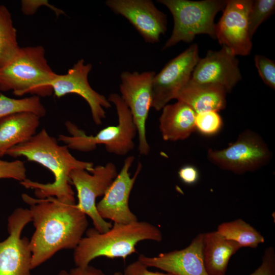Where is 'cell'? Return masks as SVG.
<instances>
[{
  "label": "cell",
  "instance_id": "cell-1",
  "mask_svg": "<svg viewBox=\"0 0 275 275\" xmlns=\"http://www.w3.org/2000/svg\"><path fill=\"white\" fill-rule=\"evenodd\" d=\"M29 208L34 232L30 240L32 270L51 258L58 251L74 250L86 231L87 215L75 203L54 197L34 198L22 194Z\"/></svg>",
  "mask_w": 275,
  "mask_h": 275
},
{
  "label": "cell",
  "instance_id": "cell-2",
  "mask_svg": "<svg viewBox=\"0 0 275 275\" xmlns=\"http://www.w3.org/2000/svg\"><path fill=\"white\" fill-rule=\"evenodd\" d=\"M6 155L14 158L24 156L28 161L44 166L53 175L54 180L51 183H42L27 178L20 182L23 187L34 189L37 199L54 197L75 203L74 193L70 185L71 172L82 169L89 172L94 167L93 162L76 159L66 145H60L44 128L26 142L9 149Z\"/></svg>",
  "mask_w": 275,
  "mask_h": 275
},
{
  "label": "cell",
  "instance_id": "cell-3",
  "mask_svg": "<svg viewBox=\"0 0 275 275\" xmlns=\"http://www.w3.org/2000/svg\"><path fill=\"white\" fill-rule=\"evenodd\" d=\"M162 240L159 228L145 221L114 224L108 230L102 233L90 228L74 250L73 260L75 266L79 267L89 265L99 257L125 260L136 252L135 246L139 242Z\"/></svg>",
  "mask_w": 275,
  "mask_h": 275
},
{
  "label": "cell",
  "instance_id": "cell-4",
  "mask_svg": "<svg viewBox=\"0 0 275 275\" xmlns=\"http://www.w3.org/2000/svg\"><path fill=\"white\" fill-rule=\"evenodd\" d=\"M57 74L48 65L42 46L20 47L15 58L0 69V91H12L18 96H50L53 94L50 84Z\"/></svg>",
  "mask_w": 275,
  "mask_h": 275
},
{
  "label": "cell",
  "instance_id": "cell-5",
  "mask_svg": "<svg viewBox=\"0 0 275 275\" xmlns=\"http://www.w3.org/2000/svg\"><path fill=\"white\" fill-rule=\"evenodd\" d=\"M107 100L115 106L118 122L116 125L107 126L95 135H88L74 123L67 121L65 125L70 135L60 134L58 141L69 149L82 152L93 151L100 144L104 145L108 153L117 155H125L132 151L138 132L130 111L118 94L111 93Z\"/></svg>",
  "mask_w": 275,
  "mask_h": 275
},
{
  "label": "cell",
  "instance_id": "cell-6",
  "mask_svg": "<svg viewBox=\"0 0 275 275\" xmlns=\"http://www.w3.org/2000/svg\"><path fill=\"white\" fill-rule=\"evenodd\" d=\"M171 13L174 27L170 37L162 49L170 48L178 43L191 42L197 35L204 34L215 39L217 13L223 10L227 1L158 0Z\"/></svg>",
  "mask_w": 275,
  "mask_h": 275
},
{
  "label": "cell",
  "instance_id": "cell-7",
  "mask_svg": "<svg viewBox=\"0 0 275 275\" xmlns=\"http://www.w3.org/2000/svg\"><path fill=\"white\" fill-rule=\"evenodd\" d=\"M118 173L115 164L109 162L94 167L89 172L75 169L69 175L70 183L77 191V207L90 217L94 228L100 233L108 230L112 224L100 216L97 210L96 200L104 195Z\"/></svg>",
  "mask_w": 275,
  "mask_h": 275
},
{
  "label": "cell",
  "instance_id": "cell-8",
  "mask_svg": "<svg viewBox=\"0 0 275 275\" xmlns=\"http://www.w3.org/2000/svg\"><path fill=\"white\" fill-rule=\"evenodd\" d=\"M207 158L222 169L241 174L265 166L270 160L271 152L259 135L246 130L227 148L209 149Z\"/></svg>",
  "mask_w": 275,
  "mask_h": 275
},
{
  "label": "cell",
  "instance_id": "cell-9",
  "mask_svg": "<svg viewBox=\"0 0 275 275\" xmlns=\"http://www.w3.org/2000/svg\"><path fill=\"white\" fill-rule=\"evenodd\" d=\"M155 72L124 71L120 74L121 97L128 106L137 129L138 150L142 155L149 154L150 147L146 136V122L151 107V87Z\"/></svg>",
  "mask_w": 275,
  "mask_h": 275
},
{
  "label": "cell",
  "instance_id": "cell-10",
  "mask_svg": "<svg viewBox=\"0 0 275 275\" xmlns=\"http://www.w3.org/2000/svg\"><path fill=\"white\" fill-rule=\"evenodd\" d=\"M32 221L29 209L18 207L8 216L7 238L0 239V275H32L30 240L21 235Z\"/></svg>",
  "mask_w": 275,
  "mask_h": 275
},
{
  "label": "cell",
  "instance_id": "cell-11",
  "mask_svg": "<svg viewBox=\"0 0 275 275\" xmlns=\"http://www.w3.org/2000/svg\"><path fill=\"white\" fill-rule=\"evenodd\" d=\"M200 60L197 44L170 60L154 76L151 87V107L161 110L190 80Z\"/></svg>",
  "mask_w": 275,
  "mask_h": 275
},
{
  "label": "cell",
  "instance_id": "cell-12",
  "mask_svg": "<svg viewBox=\"0 0 275 275\" xmlns=\"http://www.w3.org/2000/svg\"><path fill=\"white\" fill-rule=\"evenodd\" d=\"M135 157L131 155L124 160L117 176L106 190L102 199L96 204L97 211L105 220L114 224H128L138 221L129 206V196L135 181L142 169L139 162L133 177L129 170Z\"/></svg>",
  "mask_w": 275,
  "mask_h": 275
},
{
  "label": "cell",
  "instance_id": "cell-13",
  "mask_svg": "<svg viewBox=\"0 0 275 275\" xmlns=\"http://www.w3.org/2000/svg\"><path fill=\"white\" fill-rule=\"evenodd\" d=\"M92 68L90 63L79 60L64 74H57L51 82L53 93L58 98L73 93L83 98L89 104L92 119L97 125L102 124L106 118L104 108L111 107V103L103 95L95 91L90 85L88 75Z\"/></svg>",
  "mask_w": 275,
  "mask_h": 275
},
{
  "label": "cell",
  "instance_id": "cell-14",
  "mask_svg": "<svg viewBox=\"0 0 275 275\" xmlns=\"http://www.w3.org/2000/svg\"><path fill=\"white\" fill-rule=\"evenodd\" d=\"M253 1H227L215 28V38L235 54L249 55L252 42L249 31V14Z\"/></svg>",
  "mask_w": 275,
  "mask_h": 275
},
{
  "label": "cell",
  "instance_id": "cell-15",
  "mask_svg": "<svg viewBox=\"0 0 275 275\" xmlns=\"http://www.w3.org/2000/svg\"><path fill=\"white\" fill-rule=\"evenodd\" d=\"M105 3L114 13L128 20L146 43L158 42L167 31V15L151 0H107Z\"/></svg>",
  "mask_w": 275,
  "mask_h": 275
},
{
  "label": "cell",
  "instance_id": "cell-16",
  "mask_svg": "<svg viewBox=\"0 0 275 275\" xmlns=\"http://www.w3.org/2000/svg\"><path fill=\"white\" fill-rule=\"evenodd\" d=\"M241 79L238 61L225 46L218 51L209 50L200 59L191 76L192 82L219 87L230 92Z\"/></svg>",
  "mask_w": 275,
  "mask_h": 275
},
{
  "label": "cell",
  "instance_id": "cell-17",
  "mask_svg": "<svg viewBox=\"0 0 275 275\" xmlns=\"http://www.w3.org/2000/svg\"><path fill=\"white\" fill-rule=\"evenodd\" d=\"M203 237L204 233L199 234L183 249L155 257L141 254L138 260L147 267L157 268L173 275H209L204 262Z\"/></svg>",
  "mask_w": 275,
  "mask_h": 275
},
{
  "label": "cell",
  "instance_id": "cell-18",
  "mask_svg": "<svg viewBox=\"0 0 275 275\" xmlns=\"http://www.w3.org/2000/svg\"><path fill=\"white\" fill-rule=\"evenodd\" d=\"M159 127L166 141H177L188 138L196 130V113L181 101L167 104L162 109Z\"/></svg>",
  "mask_w": 275,
  "mask_h": 275
},
{
  "label": "cell",
  "instance_id": "cell-19",
  "mask_svg": "<svg viewBox=\"0 0 275 275\" xmlns=\"http://www.w3.org/2000/svg\"><path fill=\"white\" fill-rule=\"evenodd\" d=\"M40 118L31 112H20L0 119V157L11 148L26 142L37 133Z\"/></svg>",
  "mask_w": 275,
  "mask_h": 275
},
{
  "label": "cell",
  "instance_id": "cell-20",
  "mask_svg": "<svg viewBox=\"0 0 275 275\" xmlns=\"http://www.w3.org/2000/svg\"><path fill=\"white\" fill-rule=\"evenodd\" d=\"M226 92L213 86L200 85L190 80L177 93L175 98L188 105L196 114L225 108Z\"/></svg>",
  "mask_w": 275,
  "mask_h": 275
},
{
  "label": "cell",
  "instance_id": "cell-21",
  "mask_svg": "<svg viewBox=\"0 0 275 275\" xmlns=\"http://www.w3.org/2000/svg\"><path fill=\"white\" fill-rule=\"evenodd\" d=\"M242 247L217 231L204 233L203 257L209 275H225L229 260Z\"/></svg>",
  "mask_w": 275,
  "mask_h": 275
},
{
  "label": "cell",
  "instance_id": "cell-22",
  "mask_svg": "<svg viewBox=\"0 0 275 275\" xmlns=\"http://www.w3.org/2000/svg\"><path fill=\"white\" fill-rule=\"evenodd\" d=\"M13 22L9 10L0 5V69L15 58L20 48Z\"/></svg>",
  "mask_w": 275,
  "mask_h": 275
},
{
  "label": "cell",
  "instance_id": "cell-23",
  "mask_svg": "<svg viewBox=\"0 0 275 275\" xmlns=\"http://www.w3.org/2000/svg\"><path fill=\"white\" fill-rule=\"evenodd\" d=\"M217 231L226 239L237 242L241 247L255 249L264 242L263 236L241 218L219 225Z\"/></svg>",
  "mask_w": 275,
  "mask_h": 275
},
{
  "label": "cell",
  "instance_id": "cell-24",
  "mask_svg": "<svg viewBox=\"0 0 275 275\" xmlns=\"http://www.w3.org/2000/svg\"><path fill=\"white\" fill-rule=\"evenodd\" d=\"M20 112H31L42 118L45 116L46 110L39 96L15 99L0 93V119Z\"/></svg>",
  "mask_w": 275,
  "mask_h": 275
},
{
  "label": "cell",
  "instance_id": "cell-25",
  "mask_svg": "<svg viewBox=\"0 0 275 275\" xmlns=\"http://www.w3.org/2000/svg\"><path fill=\"white\" fill-rule=\"evenodd\" d=\"M274 8V0L253 1L249 14V31L251 39L259 25L273 13Z\"/></svg>",
  "mask_w": 275,
  "mask_h": 275
},
{
  "label": "cell",
  "instance_id": "cell-26",
  "mask_svg": "<svg viewBox=\"0 0 275 275\" xmlns=\"http://www.w3.org/2000/svg\"><path fill=\"white\" fill-rule=\"evenodd\" d=\"M223 125V121L218 112L210 111L196 114V129L205 135L217 133Z\"/></svg>",
  "mask_w": 275,
  "mask_h": 275
},
{
  "label": "cell",
  "instance_id": "cell-27",
  "mask_svg": "<svg viewBox=\"0 0 275 275\" xmlns=\"http://www.w3.org/2000/svg\"><path fill=\"white\" fill-rule=\"evenodd\" d=\"M0 179H12L21 182L26 179L24 163L19 160L0 159Z\"/></svg>",
  "mask_w": 275,
  "mask_h": 275
},
{
  "label": "cell",
  "instance_id": "cell-28",
  "mask_svg": "<svg viewBox=\"0 0 275 275\" xmlns=\"http://www.w3.org/2000/svg\"><path fill=\"white\" fill-rule=\"evenodd\" d=\"M255 64L264 82L272 89L275 88V63L264 56L256 55Z\"/></svg>",
  "mask_w": 275,
  "mask_h": 275
},
{
  "label": "cell",
  "instance_id": "cell-29",
  "mask_svg": "<svg viewBox=\"0 0 275 275\" xmlns=\"http://www.w3.org/2000/svg\"><path fill=\"white\" fill-rule=\"evenodd\" d=\"M250 275H275V252L272 247L264 251L261 265Z\"/></svg>",
  "mask_w": 275,
  "mask_h": 275
},
{
  "label": "cell",
  "instance_id": "cell-30",
  "mask_svg": "<svg viewBox=\"0 0 275 275\" xmlns=\"http://www.w3.org/2000/svg\"><path fill=\"white\" fill-rule=\"evenodd\" d=\"M148 267L138 260L128 264L124 269L123 275H173L167 273L154 272L148 270Z\"/></svg>",
  "mask_w": 275,
  "mask_h": 275
},
{
  "label": "cell",
  "instance_id": "cell-31",
  "mask_svg": "<svg viewBox=\"0 0 275 275\" xmlns=\"http://www.w3.org/2000/svg\"><path fill=\"white\" fill-rule=\"evenodd\" d=\"M178 173L181 180L186 184H193L199 179L198 170L191 165H186L182 167L179 169Z\"/></svg>",
  "mask_w": 275,
  "mask_h": 275
},
{
  "label": "cell",
  "instance_id": "cell-32",
  "mask_svg": "<svg viewBox=\"0 0 275 275\" xmlns=\"http://www.w3.org/2000/svg\"><path fill=\"white\" fill-rule=\"evenodd\" d=\"M70 275H106L101 270L90 266V265L79 267L70 269Z\"/></svg>",
  "mask_w": 275,
  "mask_h": 275
},
{
  "label": "cell",
  "instance_id": "cell-33",
  "mask_svg": "<svg viewBox=\"0 0 275 275\" xmlns=\"http://www.w3.org/2000/svg\"><path fill=\"white\" fill-rule=\"evenodd\" d=\"M58 275H70L69 272L65 270H61Z\"/></svg>",
  "mask_w": 275,
  "mask_h": 275
},
{
  "label": "cell",
  "instance_id": "cell-34",
  "mask_svg": "<svg viewBox=\"0 0 275 275\" xmlns=\"http://www.w3.org/2000/svg\"><path fill=\"white\" fill-rule=\"evenodd\" d=\"M112 275H123V273L120 272H116Z\"/></svg>",
  "mask_w": 275,
  "mask_h": 275
}]
</instances>
